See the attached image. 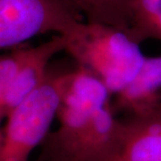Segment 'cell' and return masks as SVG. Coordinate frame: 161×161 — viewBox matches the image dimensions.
I'll use <instances>...</instances> for the list:
<instances>
[{
	"label": "cell",
	"instance_id": "1",
	"mask_svg": "<svg viewBox=\"0 0 161 161\" xmlns=\"http://www.w3.org/2000/svg\"><path fill=\"white\" fill-rule=\"evenodd\" d=\"M65 38L64 51L117 95L138 76L146 58L138 41L123 30L80 21Z\"/></svg>",
	"mask_w": 161,
	"mask_h": 161
},
{
	"label": "cell",
	"instance_id": "2",
	"mask_svg": "<svg viewBox=\"0 0 161 161\" xmlns=\"http://www.w3.org/2000/svg\"><path fill=\"white\" fill-rule=\"evenodd\" d=\"M108 88L90 71L77 65L64 73L57 118L59 126L41 143L38 161H65L90 126L96 112L110 102Z\"/></svg>",
	"mask_w": 161,
	"mask_h": 161
},
{
	"label": "cell",
	"instance_id": "3",
	"mask_svg": "<svg viewBox=\"0 0 161 161\" xmlns=\"http://www.w3.org/2000/svg\"><path fill=\"white\" fill-rule=\"evenodd\" d=\"M64 75L48 70L42 84L7 114L0 161H28L43 142L58 115Z\"/></svg>",
	"mask_w": 161,
	"mask_h": 161
},
{
	"label": "cell",
	"instance_id": "4",
	"mask_svg": "<svg viewBox=\"0 0 161 161\" xmlns=\"http://www.w3.org/2000/svg\"><path fill=\"white\" fill-rule=\"evenodd\" d=\"M79 17L62 0H0V51L38 35L66 34Z\"/></svg>",
	"mask_w": 161,
	"mask_h": 161
},
{
	"label": "cell",
	"instance_id": "5",
	"mask_svg": "<svg viewBox=\"0 0 161 161\" xmlns=\"http://www.w3.org/2000/svg\"><path fill=\"white\" fill-rule=\"evenodd\" d=\"M107 161H161V106L121 120L118 142Z\"/></svg>",
	"mask_w": 161,
	"mask_h": 161
},
{
	"label": "cell",
	"instance_id": "6",
	"mask_svg": "<svg viewBox=\"0 0 161 161\" xmlns=\"http://www.w3.org/2000/svg\"><path fill=\"white\" fill-rule=\"evenodd\" d=\"M64 48L65 38L59 34L54 35L51 40L39 46L24 48L23 62L5 93L2 109L6 117L14 108L42 84L51 58L59 52L64 51Z\"/></svg>",
	"mask_w": 161,
	"mask_h": 161
},
{
	"label": "cell",
	"instance_id": "7",
	"mask_svg": "<svg viewBox=\"0 0 161 161\" xmlns=\"http://www.w3.org/2000/svg\"><path fill=\"white\" fill-rule=\"evenodd\" d=\"M115 96L116 107L129 115L161 106V56L146 58L135 80Z\"/></svg>",
	"mask_w": 161,
	"mask_h": 161
},
{
	"label": "cell",
	"instance_id": "8",
	"mask_svg": "<svg viewBox=\"0 0 161 161\" xmlns=\"http://www.w3.org/2000/svg\"><path fill=\"white\" fill-rule=\"evenodd\" d=\"M87 23H103L130 34L132 26V0H62Z\"/></svg>",
	"mask_w": 161,
	"mask_h": 161
},
{
	"label": "cell",
	"instance_id": "9",
	"mask_svg": "<svg viewBox=\"0 0 161 161\" xmlns=\"http://www.w3.org/2000/svg\"><path fill=\"white\" fill-rule=\"evenodd\" d=\"M132 26L130 35L139 43L161 41V0H132Z\"/></svg>",
	"mask_w": 161,
	"mask_h": 161
},
{
	"label": "cell",
	"instance_id": "10",
	"mask_svg": "<svg viewBox=\"0 0 161 161\" xmlns=\"http://www.w3.org/2000/svg\"><path fill=\"white\" fill-rule=\"evenodd\" d=\"M6 86L4 84V82L0 80V109L3 111L2 107H3V102H4V98H5V93H6ZM4 113V112H3Z\"/></svg>",
	"mask_w": 161,
	"mask_h": 161
},
{
	"label": "cell",
	"instance_id": "11",
	"mask_svg": "<svg viewBox=\"0 0 161 161\" xmlns=\"http://www.w3.org/2000/svg\"><path fill=\"white\" fill-rule=\"evenodd\" d=\"M2 142H3V130L0 128V147H1Z\"/></svg>",
	"mask_w": 161,
	"mask_h": 161
},
{
	"label": "cell",
	"instance_id": "12",
	"mask_svg": "<svg viewBox=\"0 0 161 161\" xmlns=\"http://www.w3.org/2000/svg\"><path fill=\"white\" fill-rule=\"evenodd\" d=\"M5 117H6V115H5V114L3 113V111L0 109V123H1L2 119H3V118H5Z\"/></svg>",
	"mask_w": 161,
	"mask_h": 161
}]
</instances>
